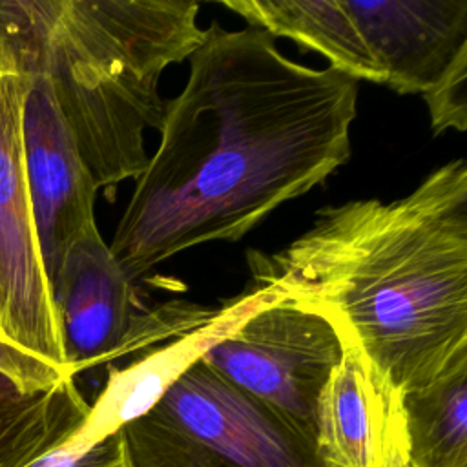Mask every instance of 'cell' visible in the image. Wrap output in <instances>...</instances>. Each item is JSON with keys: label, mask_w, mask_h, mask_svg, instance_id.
Masks as SVG:
<instances>
[{"label": "cell", "mask_w": 467, "mask_h": 467, "mask_svg": "<svg viewBox=\"0 0 467 467\" xmlns=\"http://www.w3.org/2000/svg\"><path fill=\"white\" fill-rule=\"evenodd\" d=\"M188 60L109 243L131 283L188 248L239 241L352 153L356 78L294 62L259 27L215 20Z\"/></svg>", "instance_id": "obj_1"}, {"label": "cell", "mask_w": 467, "mask_h": 467, "mask_svg": "<svg viewBox=\"0 0 467 467\" xmlns=\"http://www.w3.org/2000/svg\"><path fill=\"white\" fill-rule=\"evenodd\" d=\"M252 290L323 316L343 348L401 396L467 352V164L394 201L316 212L277 252L248 254Z\"/></svg>", "instance_id": "obj_2"}, {"label": "cell", "mask_w": 467, "mask_h": 467, "mask_svg": "<svg viewBox=\"0 0 467 467\" xmlns=\"http://www.w3.org/2000/svg\"><path fill=\"white\" fill-rule=\"evenodd\" d=\"M192 0L0 2L15 67L44 75L97 188L137 179L159 130L166 67L201 44Z\"/></svg>", "instance_id": "obj_3"}, {"label": "cell", "mask_w": 467, "mask_h": 467, "mask_svg": "<svg viewBox=\"0 0 467 467\" xmlns=\"http://www.w3.org/2000/svg\"><path fill=\"white\" fill-rule=\"evenodd\" d=\"M120 431L131 467H332L310 436L202 359Z\"/></svg>", "instance_id": "obj_4"}, {"label": "cell", "mask_w": 467, "mask_h": 467, "mask_svg": "<svg viewBox=\"0 0 467 467\" xmlns=\"http://www.w3.org/2000/svg\"><path fill=\"white\" fill-rule=\"evenodd\" d=\"M257 294V305L201 359L314 440L317 401L343 343L323 316Z\"/></svg>", "instance_id": "obj_5"}, {"label": "cell", "mask_w": 467, "mask_h": 467, "mask_svg": "<svg viewBox=\"0 0 467 467\" xmlns=\"http://www.w3.org/2000/svg\"><path fill=\"white\" fill-rule=\"evenodd\" d=\"M257 301L259 294L250 290L215 310L171 301L135 316L117 356H131V361L122 368H109L108 381L73 441L95 445L150 412L179 376Z\"/></svg>", "instance_id": "obj_6"}, {"label": "cell", "mask_w": 467, "mask_h": 467, "mask_svg": "<svg viewBox=\"0 0 467 467\" xmlns=\"http://www.w3.org/2000/svg\"><path fill=\"white\" fill-rule=\"evenodd\" d=\"M22 97V75L0 71V334L69 370L26 184Z\"/></svg>", "instance_id": "obj_7"}, {"label": "cell", "mask_w": 467, "mask_h": 467, "mask_svg": "<svg viewBox=\"0 0 467 467\" xmlns=\"http://www.w3.org/2000/svg\"><path fill=\"white\" fill-rule=\"evenodd\" d=\"M24 78L22 153L42 266L51 283L71 246L95 223L97 184L80 157L47 78L16 69Z\"/></svg>", "instance_id": "obj_8"}, {"label": "cell", "mask_w": 467, "mask_h": 467, "mask_svg": "<svg viewBox=\"0 0 467 467\" xmlns=\"http://www.w3.org/2000/svg\"><path fill=\"white\" fill-rule=\"evenodd\" d=\"M374 82L425 93L467 46V0H343Z\"/></svg>", "instance_id": "obj_9"}, {"label": "cell", "mask_w": 467, "mask_h": 467, "mask_svg": "<svg viewBox=\"0 0 467 467\" xmlns=\"http://www.w3.org/2000/svg\"><path fill=\"white\" fill-rule=\"evenodd\" d=\"M49 290L71 374L117 359L135 317L133 283L97 224L71 243Z\"/></svg>", "instance_id": "obj_10"}, {"label": "cell", "mask_w": 467, "mask_h": 467, "mask_svg": "<svg viewBox=\"0 0 467 467\" xmlns=\"http://www.w3.org/2000/svg\"><path fill=\"white\" fill-rule=\"evenodd\" d=\"M314 443L332 467H400L409 462L403 396L343 348L317 401Z\"/></svg>", "instance_id": "obj_11"}, {"label": "cell", "mask_w": 467, "mask_h": 467, "mask_svg": "<svg viewBox=\"0 0 467 467\" xmlns=\"http://www.w3.org/2000/svg\"><path fill=\"white\" fill-rule=\"evenodd\" d=\"M88 412L69 370L0 334V467H27L60 449Z\"/></svg>", "instance_id": "obj_12"}, {"label": "cell", "mask_w": 467, "mask_h": 467, "mask_svg": "<svg viewBox=\"0 0 467 467\" xmlns=\"http://www.w3.org/2000/svg\"><path fill=\"white\" fill-rule=\"evenodd\" d=\"M410 467H467V352L403 396Z\"/></svg>", "instance_id": "obj_13"}, {"label": "cell", "mask_w": 467, "mask_h": 467, "mask_svg": "<svg viewBox=\"0 0 467 467\" xmlns=\"http://www.w3.org/2000/svg\"><path fill=\"white\" fill-rule=\"evenodd\" d=\"M421 97L427 102L434 133L467 130V46L449 62L440 78Z\"/></svg>", "instance_id": "obj_14"}, {"label": "cell", "mask_w": 467, "mask_h": 467, "mask_svg": "<svg viewBox=\"0 0 467 467\" xmlns=\"http://www.w3.org/2000/svg\"><path fill=\"white\" fill-rule=\"evenodd\" d=\"M27 467H131L124 434H115L97 441L95 445H78L73 438L60 449L33 462Z\"/></svg>", "instance_id": "obj_15"}, {"label": "cell", "mask_w": 467, "mask_h": 467, "mask_svg": "<svg viewBox=\"0 0 467 467\" xmlns=\"http://www.w3.org/2000/svg\"><path fill=\"white\" fill-rule=\"evenodd\" d=\"M4 69H16V67H15L11 47L7 46V40L4 36L2 26H0V71H4Z\"/></svg>", "instance_id": "obj_16"}, {"label": "cell", "mask_w": 467, "mask_h": 467, "mask_svg": "<svg viewBox=\"0 0 467 467\" xmlns=\"http://www.w3.org/2000/svg\"><path fill=\"white\" fill-rule=\"evenodd\" d=\"M400 467H410V463H409V462H405V463H401Z\"/></svg>", "instance_id": "obj_17"}]
</instances>
